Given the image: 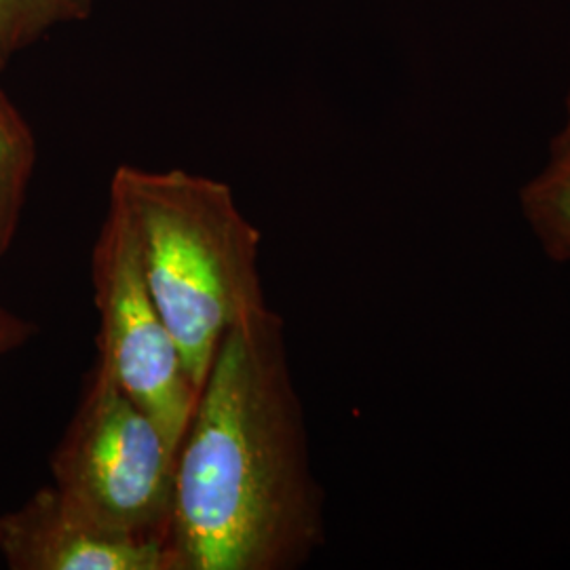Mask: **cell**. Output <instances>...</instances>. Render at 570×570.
Returning <instances> with one entry per match:
<instances>
[{"label":"cell","instance_id":"6da1fadb","mask_svg":"<svg viewBox=\"0 0 570 570\" xmlns=\"http://www.w3.org/2000/svg\"><path fill=\"white\" fill-rule=\"evenodd\" d=\"M326 541L324 490L273 308L218 346L176 454L169 570H294Z\"/></svg>","mask_w":570,"mask_h":570},{"label":"cell","instance_id":"7a4b0ae2","mask_svg":"<svg viewBox=\"0 0 570 570\" xmlns=\"http://www.w3.org/2000/svg\"><path fill=\"white\" fill-rule=\"evenodd\" d=\"M108 207L131 233L144 279L199 393L226 334L271 308L263 233L228 184L186 169L119 165Z\"/></svg>","mask_w":570,"mask_h":570},{"label":"cell","instance_id":"3957f363","mask_svg":"<svg viewBox=\"0 0 570 570\" xmlns=\"http://www.w3.org/2000/svg\"><path fill=\"white\" fill-rule=\"evenodd\" d=\"M178 449L96 362L51 454L53 487L108 529L164 541Z\"/></svg>","mask_w":570,"mask_h":570},{"label":"cell","instance_id":"277c9868","mask_svg":"<svg viewBox=\"0 0 570 570\" xmlns=\"http://www.w3.org/2000/svg\"><path fill=\"white\" fill-rule=\"evenodd\" d=\"M91 285L100 317L98 362L178 449L199 393L144 279L131 233L110 207L91 252Z\"/></svg>","mask_w":570,"mask_h":570},{"label":"cell","instance_id":"5b68a950","mask_svg":"<svg viewBox=\"0 0 570 570\" xmlns=\"http://www.w3.org/2000/svg\"><path fill=\"white\" fill-rule=\"evenodd\" d=\"M0 556L11 570H169L164 541L104 527L53 484L0 515Z\"/></svg>","mask_w":570,"mask_h":570},{"label":"cell","instance_id":"8992f818","mask_svg":"<svg viewBox=\"0 0 570 570\" xmlns=\"http://www.w3.org/2000/svg\"><path fill=\"white\" fill-rule=\"evenodd\" d=\"M520 207L551 261L570 265V131L551 140L546 167L520 193Z\"/></svg>","mask_w":570,"mask_h":570},{"label":"cell","instance_id":"52a82bcc","mask_svg":"<svg viewBox=\"0 0 570 570\" xmlns=\"http://www.w3.org/2000/svg\"><path fill=\"white\" fill-rule=\"evenodd\" d=\"M35 165V134L18 106L0 89V258L18 235Z\"/></svg>","mask_w":570,"mask_h":570},{"label":"cell","instance_id":"ba28073f","mask_svg":"<svg viewBox=\"0 0 570 570\" xmlns=\"http://www.w3.org/2000/svg\"><path fill=\"white\" fill-rule=\"evenodd\" d=\"M94 0H0V68L56 26L91 18Z\"/></svg>","mask_w":570,"mask_h":570},{"label":"cell","instance_id":"9c48e42d","mask_svg":"<svg viewBox=\"0 0 570 570\" xmlns=\"http://www.w3.org/2000/svg\"><path fill=\"white\" fill-rule=\"evenodd\" d=\"M37 334V324L28 322L0 303V357L28 345Z\"/></svg>","mask_w":570,"mask_h":570},{"label":"cell","instance_id":"30bf717a","mask_svg":"<svg viewBox=\"0 0 570 570\" xmlns=\"http://www.w3.org/2000/svg\"><path fill=\"white\" fill-rule=\"evenodd\" d=\"M564 129H569L570 131V91L569 98H567V125H564Z\"/></svg>","mask_w":570,"mask_h":570}]
</instances>
